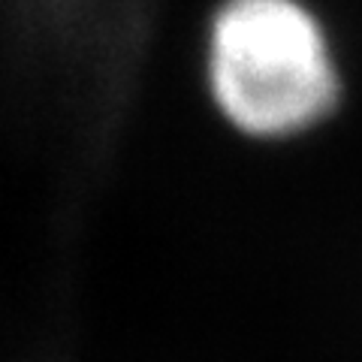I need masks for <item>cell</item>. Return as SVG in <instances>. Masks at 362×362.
I'll list each match as a JSON object with an SVG mask.
<instances>
[{
    "label": "cell",
    "instance_id": "cell-1",
    "mask_svg": "<svg viewBox=\"0 0 362 362\" xmlns=\"http://www.w3.org/2000/svg\"><path fill=\"white\" fill-rule=\"evenodd\" d=\"M209 78L226 121L257 139L311 130L341 94L332 42L302 0H226L211 21Z\"/></svg>",
    "mask_w": 362,
    "mask_h": 362
}]
</instances>
